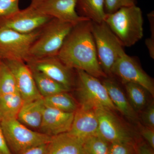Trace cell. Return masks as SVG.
<instances>
[{"instance_id": "15", "label": "cell", "mask_w": 154, "mask_h": 154, "mask_svg": "<svg viewBox=\"0 0 154 154\" xmlns=\"http://www.w3.org/2000/svg\"><path fill=\"white\" fill-rule=\"evenodd\" d=\"M74 113L66 112L45 105L39 132L52 137L68 132Z\"/></svg>"}, {"instance_id": "35", "label": "cell", "mask_w": 154, "mask_h": 154, "mask_svg": "<svg viewBox=\"0 0 154 154\" xmlns=\"http://www.w3.org/2000/svg\"><path fill=\"white\" fill-rule=\"evenodd\" d=\"M1 60H0V66H1Z\"/></svg>"}, {"instance_id": "25", "label": "cell", "mask_w": 154, "mask_h": 154, "mask_svg": "<svg viewBox=\"0 0 154 154\" xmlns=\"http://www.w3.org/2000/svg\"><path fill=\"white\" fill-rule=\"evenodd\" d=\"M110 143L98 134L85 140L83 144L85 154H108Z\"/></svg>"}, {"instance_id": "5", "label": "cell", "mask_w": 154, "mask_h": 154, "mask_svg": "<svg viewBox=\"0 0 154 154\" xmlns=\"http://www.w3.org/2000/svg\"><path fill=\"white\" fill-rule=\"evenodd\" d=\"M91 30L99 63L107 76H110L113 64L125 53L123 46L105 22H92Z\"/></svg>"}, {"instance_id": "17", "label": "cell", "mask_w": 154, "mask_h": 154, "mask_svg": "<svg viewBox=\"0 0 154 154\" xmlns=\"http://www.w3.org/2000/svg\"><path fill=\"white\" fill-rule=\"evenodd\" d=\"M102 83L107 89L109 97L116 110L131 121L137 122L136 110L117 83L111 79H108V77L105 78Z\"/></svg>"}, {"instance_id": "26", "label": "cell", "mask_w": 154, "mask_h": 154, "mask_svg": "<svg viewBox=\"0 0 154 154\" xmlns=\"http://www.w3.org/2000/svg\"><path fill=\"white\" fill-rule=\"evenodd\" d=\"M106 14H111L125 7L136 5V0H104Z\"/></svg>"}, {"instance_id": "21", "label": "cell", "mask_w": 154, "mask_h": 154, "mask_svg": "<svg viewBox=\"0 0 154 154\" xmlns=\"http://www.w3.org/2000/svg\"><path fill=\"white\" fill-rule=\"evenodd\" d=\"M31 69L36 87L43 98L58 93L69 92V90L41 72Z\"/></svg>"}, {"instance_id": "10", "label": "cell", "mask_w": 154, "mask_h": 154, "mask_svg": "<svg viewBox=\"0 0 154 154\" xmlns=\"http://www.w3.org/2000/svg\"><path fill=\"white\" fill-rule=\"evenodd\" d=\"M99 122L98 135L109 143H121L133 145V137L111 110L96 108Z\"/></svg>"}, {"instance_id": "32", "label": "cell", "mask_w": 154, "mask_h": 154, "mask_svg": "<svg viewBox=\"0 0 154 154\" xmlns=\"http://www.w3.org/2000/svg\"><path fill=\"white\" fill-rule=\"evenodd\" d=\"M47 144L30 149L23 154H46Z\"/></svg>"}, {"instance_id": "30", "label": "cell", "mask_w": 154, "mask_h": 154, "mask_svg": "<svg viewBox=\"0 0 154 154\" xmlns=\"http://www.w3.org/2000/svg\"><path fill=\"white\" fill-rule=\"evenodd\" d=\"M141 134L147 142L152 149L154 148V129L146 127L142 128Z\"/></svg>"}, {"instance_id": "34", "label": "cell", "mask_w": 154, "mask_h": 154, "mask_svg": "<svg viewBox=\"0 0 154 154\" xmlns=\"http://www.w3.org/2000/svg\"><path fill=\"white\" fill-rule=\"evenodd\" d=\"M45 1V0H31V4H30V6L33 7V8H36Z\"/></svg>"}, {"instance_id": "29", "label": "cell", "mask_w": 154, "mask_h": 154, "mask_svg": "<svg viewBox=\"0 0 154 154\" xmlns=\"http://www.w3.org/2000/svg\"><path fill=\"white\" fill-rule=\"evenodd\" d=\"M142 119L146 127L154 129V105L151 103L143 113Z\"/></svg>"}, {"instance_id": "19", "label": "cell", "mask_w": 154, "mask_h": 154, "mask_svg": "<svg viewBox=\"0 0 154 154\" xmlns=\"http://www.w3.org/2000/svg\"><path fill=\"white\" fill-rule=\"evenodd\" d=\"M76 11L81 17L97 23L104 22L107 14L104 0H77Z\"/></svg>"}, {"instance_id": "14", "label": "cell", "mask_w": 154, "mask_h": 154, "mask_svg": "<svg viewBox=\"0 0 154 154\" xmlns=\"http://www.w3.org/2000/svg\"><path fill=\"white\" fill-rule=\"evenodd\" d=\"M99 122L96 108L80 105L75 111L71 129L68 131L84 141L98 134Z\"/></svg>"}, {"instance_id": "28", "label": "cell", "mask_w": 154, "mask_h": 154, "mask_svg": "<svg viewBox=\"0 0 154 154\" xmlns=\"http://www.w3.org/2000/svg\"><path fill=\"white\" fill-rule=\"evenodd\" d=\"M108 154H134L133 145L121 143H110Z\"/></svg>"}, {"instance_id": "13", "label": "cell", "mask_w": 154, "mask_h": 154, "mask_svg": "<svg viewBox=\"0 0 154 154\" xmlns=\"http://www.w3.org/2000/svg\"><path fill=\"white\" fill-rule=\"evenodd\" d=\"M76 3L77 0H45L34 8L42 14L75 26L89 20L78 14Z\"/></svg>"}, {"instance_id": "11", "label": "cell", "mask_w": 154, "mask_h": 154, "mask_svg": "<svg viewBox=\"0 0 154 154\" xmlns=\"http://www.w3.org/2000/svg\"><path fill=\"white\" fill-rule=\"evenodd\" d=\"M25 63L30 68L41 72L69 91L75 85L73 69L66 65L57 56L30 59Z\"/></svg>"}, {"instance_id": "20", "label": "cell", "mask_w": 154, "mask_h": 154, "mask_svg": "<svg viewBox=\"0 0 154 154\" xmlns=\"http://www.w3.org/2000/svg\"><path fill=\"white\" fill-rule=\"evenodd\" d=\"M24 100L19 93L0 96V120L17 119Z\"/></svg>"}, {"instance_id": "33", "label": "cell", "mask_w": 154, "mask_h": 154, "mask_svg": "<svg viewBox=\"0 0 154 154\" xmlns=\"http://www.w3.org/2000/svg\"><path fill=\"white\" fill-rule=\"evenodd\" d=\"M137 154H154L151 149L146 145H141L137 149Z\"/></svg>"}, {"instance_id": "4", "label": "cell", "mask_w": 154, "mask_h": 154, "mask_svg": "<svg viewBox=\"0 0 154 154\" xmlns=\"http://www.w3.org/2000/svg\"><path fill=\"white\" fill-rule=\"evenodd\" d=\"M6 141L11 152L23 154L30 149L48 143L51 137L25 126L17 119L1 120Z\"/></svg>"}, {"instance_id": "8", "label": "cell", "mask_w": 154, "mask_h": 154, "mask_svg": "<svg viewBox=\"0 0 154 154\" xmlns=\"http://www.w3.org/2000/svg\"><path fill=\"white\" fill-rule=\"evenodd\" d=\"M52 19L29 6L14 14L0 17V28H8L18 33H29L41 29Z\"/></svg>"}, {"instance_id": "6", "label": "cell", "mask_w": 154, "mask_h": 154, "mask_svg": "<svg viewBox=\"0 0 154 154\" xmlns=\"http://www.w3.org/2000/svg\"><path fill=\"white\" fill-rule=\"evenodd\" d=\"M76 70V93L80 105L116 110L107 89L99 79L82 70Z\"/></svg>"}, {"instance_id": "1", "label": "cell", "mask_w": 154, "mask_h": 154, "mask_svg": "<svg viewBox=\"0 0 154 154\" xmlns=\"http://www.w3.org/2000/svg\"><path fill=\"white\" fill-rule=\"evenodd\" d=\"M91 23L89 20L74 26L57 56L70 68L82 70L98 79L107 78L98 59Z\"/></svg>"}, {"instance_id": "22", "label": "cell", "mask_w": 154, "mask_h": 154, "mask_svg": "<svg viewBox=\"0 0 154 154\" xmlns=\"http://www.w3.org/2000/svg\"><path fill=\"white\" fill-rule=\"evenodd\" d=\"M68 92L58 93L43 98L45 105L48 107L66 112L75 113L79 106Z\"/></svg>"}, {"instance_id": "31", "label": "cell", "mask_w": 154, "mask_h": 154, "mask_svg": "<svg viewBox=\"0 0 154 154\" xmlns=\"http://www.w3.org/2000/svg\"><path fill=\"white\" fill-rule=\"evenodd\" d=\"M0 154H12L6 141L0 120Z\"/></svg>"}, {"instance_id": "16", "label": "cell", "mask_w": 154, "mask_h": 154, "mask_svg": "<svg viewBox=\"0 0 154 154\" xmlns=\"http://www.w3.org/2000/svg\"><path fill=\"white\" fill-rule=\"evenodd\" d=\"M84 141L69 132L51 137L46 154H85Z\"/></svg>"}, {"instance_id": "23", "label": "cell", "mask_w": 154, "mask_h": 154, "mask_svg": "<svg viewBox=\"0 0 154 154\" xmlns=\"http://www.w3.org/2000/svg\"><path fill=\"white\" fill-rule=\"evenodd\" d=\"M124 85L130 103L134 110H139L143 108L147 103V91L137 84L128 83Z\"/></svg>"}, {"instance_id": "7", "label": "cell", "mask_w": 154, "mask_h": 154, "mask_svg": "<svg viewBox=\"0 0 154 154\" xmlns=\"http://www.w3.org/2000/svg\"><path fill=\"white\" fill-rule=\"evenodd\" d=\"M41 29L29 33H18L0 28V60H15L26 62L32 45L38 38Z\"/></svg>"}, {"instance_id": "12", "label": "cell", "mask_w": 154, "mask_h": 154, "mask_svg": "<svg viewBox=\"0 0 154 154\" xmlns=\"http://www.w3.org/2000/svg\"><path fill=\"white\" fill-rule=\"evenodd\" d=\"M2 61L14 75L18 92L24 102L42 98L36 87L32 70L25 62L15 60Z\"/></svg>"}, {"instance_id": "24", "label": "cell", "mask_w": 154, "mask_h": 154, "mask_svg": "<svg viewBox=\"0 0 154 154\" xmlns=\"http://www.w3.org/2000/svg\"><path fill=\"white\" fill-rule=\"evenodd\" d=\"M1 60L0 96L19 93L14 75L8 67Z\"/></svg>"}, {"instance_id": "18", "label": "cell", "mask_w": 154, "mask_h": 154, "mask_svg": "<svg viewBox=\"0 0 154 154\" xmlns=\"http://www.w3.org/2000/svg\"><path fill=\"white\" fill-rule=\"evenodd\" d=\"M45 107L43 97L24 102L17 119L30 129L39 130Z\"/></svg>"}, {"instance_id": "3", "label": "cell", "mask_w": 154, "mask_h": 154, "mask_svg": "<svg viewBox=\"0 0 154 154\" xmlns=\"http://www.w3.org/2000/svg\"><path fill=\"white\" fill-rule=\"evenodd\" d=\"M74 26L53 18L42 28L40 35L30 48L28 60L57 56Z\"/></svg>"}, {"instance_id": "27", "label": "cell", "mask_w": 154, "mask_h": 154, "mask_svg": "<svg viewBox=\"0 0 154 154\" xmlns=\"http://www.w3.org/2000/svg\"><path fill=\"white\" fill-rule=\"evenodd\" d=\"M19 0H0V17L9 16L19 11Z\"/></svg>"}, {"instance_id": "9", "label": "cell", "mask_w": 154, "mask_h": 154, "mask_svg": "<svg viewBox=\"0 0 154 154\" xmlns=\"http://www.w3.org/2000/svg\"><path fill=\"white\" fill-rule=\"evenodd\" d=\"M111 72V75L118 77L123 84L131 83L137 84L154 97L153 81L141 67L134 58L124 54L116 61Z\"/></svg>"}, {"instance_id": "2", "label": "cell", "mask_w": 154, "mask_h": 154, "mask_svg": "<svg viewBox=\"0 0 154 154\" xmlns=\"http://www.w3.org/2000/svg\"><path fill=\"white\" fill-rule=\"evenodd\" d=\"M122 46L131 47L143 36L142 11L136 5L106 14L105 21Z\"/></svg>"}]
</instances>
